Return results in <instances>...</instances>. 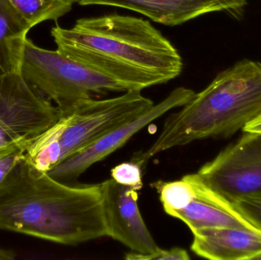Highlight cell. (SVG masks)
<instances>
[{
  "instance_id": "obj_18",
  "label": "cell",
  "mask_w": 261,
  "mask_h": 260,
  "mask_svg": "<svg viewBox=\"0 0 261 260\" xmlns=\"http://www.w3.org/2000/svg\"><path fill=\"white\" fill-rule=\"evenodd\" d=\"M233 204L261 230V197H244L233 201Z\"/></svg>"
},
{
  "instance_id": "obj_22",
  "label": "cell",
  "mask_w": 261,
  "mask_h": 260,
  "mask_svg": "<svg viewBox=\"0 0 261 260\" xmlns=\"http://www.w3.org/2000/svg\"><path fill=\"white\" fill-rule=\"evenodd\" d=\"M256 259H257V260H260L261 259V254L260 255V256H257V258Z\"/></svg>"
},
{
  "instance_id": "obj_17",
  "label": "cell",
  "mask_w": 261,
  "mask_h": 260,
  "mask_svg": "<svg viewBox=\"0 0 261 260\" xmlns=\"http://www.w3.org/2000/svg\"><path fill=\"white\" fill-rule=\"evenodd\" d=\"M29 143V142H17L0 148V184L17 163L24 157Z\"/></svg>"
},
{
  "instance_id": "obj_14",
  "label": "cell",
  "mask_w": 261,
  "mask_h": 260,
  "mask_svg": "<svg viewBox=\"0 0 261 260\" xmlns=\"http://www.w3.org/2000/svg\"><path fill=\"white\" fill-rule=\"evenodd\" d=\"M33 27L46 21H56L68 13L75 0H7Z\"/></svg>"
},
{
  "instance_id": "obj_2",
  "label": "cell",
  "mask_w": 261,
  "mask_h": 260,
  "mask_svg": "<svg viewBox=\"0 0 261 260\" xmlns=\"http://www.w3.org/2000/svg\"><path fill=\"white\" fill-rule=\"evenodd\" d=\"M0 230L71 246L107 237L100 184L58 181L24 156L0 184Z\"/></svg>"
},
{
  "instance_id": "obj_6",
  "label": "cell",
  "mask_w": 261,
  "mask_h": 260,
  "mask_svg": "<svg viewBox=\"0 0 261 260\" xmlns=\"http://www.w3.org/2000/svg\"><path fill=\"white\" fill-rule=\"evenodd\" d=\"M61 111L21 73L0 76V131L12 143H31L53 126Z\"/></svg>"
},
{
  "instance_id": "obj_20",
  "label": "cell",
  "mask_w": 261,
  "mask_h": 260,
  "mask_svg": "<svg viewBox=\"0 0 261 260\" xmlns=\"http://www.w3.org/2000/svg\"><path fill=\"white\" fill-rule=\"evenodd\" d=\"M242 131L244 132L259 133L261 134V115L248 124Z\"/></svg>"
},
{
  "instance_id": "obj_9",
  "label": "cell",
  "mask_w": 261,
  "mask_h": 260,
  "mask_svg": "<svg viewBox=\"0 0 261 260\" xmlns=\"http://www.w3.org/2000/svg\"><path fill=\"white\" fill-rule=\"evenodd\" d=\"M102 207L108 236L141 255L155 253L160 247L143 219L138 204V189L113 179L100 183Z\"/></svg>"
},
{
  "instance_id": "obj_11",
  "label": "cell",
  "mask_w": 261,
  "mask_h": 260,
  "mask_svg": "<svg viewBox=\"0 0 261 260\" xmlns=\"http://www.w3.org/2000/svg\"><path fill=\"white\" fill-rule=\"evenodd\" d=\"M184 177L194 189V198L186 209L173 212L170 216L182 221L192 232L212 227L260 230L233 203L210 187L197 174Z\"/></svg>"
},
{
  "instance_id": "obj_1",
  "label": "cell",
  "mask_w": 261,
  "mask_h": 260,
  "mask_svg": "<svg viewBox=\"0 0 261 260\" xmlns=\"http://www.w3.org/2000/svg\"><path fill=\"white\" fill-rule=\"evenodd\" d=\"M50 34L58 51L125 93L167 83L182 73L180 53L148 20L118 14L83 18L70 28L56 24Z\"/></svg>"
},
{
  "instance_id": "obj_4",
  "label": "cell",
  "mask_w": 261,
  "mask_h": 260,
  "mask_svg": "<svg viewBox=\"0 0 261 260\" xmlns=\"http://www.w3.org/2000/svg\"><path fill=\"white\" fill-rule=\"evenodd\" d=\"M21 74L40 94L53 101L61 113L81 101L110 93H125L113 79L72 61L57 50L38 47L29 38Z\"/></svg>"
},
{
  "instance_id": "obj_13",
  "label": "cell",
  "mask_w": 261,
  "mask_h": 260,
  "mask_svg": "<svg viewBox=\"0 0 261 260\" xmlns=\"http://www.w3.org/2000/svg\"><path fill=\"white\" fill-rule=\"evenodd\" d=\"M32 27L7 0H0V76L21 73Z\"/></svg>"
},
{
  "instance_id": "obj_12",
  "label": "cell",
  "mask_w": 261,
  "mask_h": 260,
  "mask_svg": "<svg viewBox=\"0 0 261 260\" xmlns=\"http://www.w3.org/2000/svg\"><path fill=\"white\" fill-rule=\"evenodd\" d=\"M191 250L213 260H253L261 254V230L212 227L192 232Z\"/></svg>"
},
{
  "instance_id": "obj_8",
  "label": "cell",
  "mask_w": 261,
  "mask_h": 260,
  "mask_svg": "<svg viewBox=\"0 0 261 260\" xmlns=\"http://www.w3.org/2000/svg\"><path fill=\"white\" fill-rule=\"evenodd\" d=\"M195 94L193 90L186 87L175 89L161 102L109 131L87 148L63 160L47 174L63 183L76 181L90 166L122 148L135 134L153 121L174 108L184 106L193 99Z\"/></svg>"
},
{
  "instance_id": "obj_5",
  "label": "cell",
  "mask_w": 261,
  "mask_h": 260,
  "mask_svg": "<svg viewBox=\"0 0 261 260\" xmlns=\"http://www.w3.org/2000/svg\"><path fill=\"white\" fill-rule=\"evenodd\" d=\"M153 105L141 91H128L109 99L81 101L61 113L59 120L50 128L61 148V162Z\"/></svg>"
},
{
  "instance_id": "obj_16",
  "label": "cell",
  "mask_w": 261,
  "mask_h": 260,
  "mask_svg": "<svg viewBox=\"0 0 261 260\" xmlns=\"http://www.w3.org/2000/svg\"><path fill=\"white\" fill-rule=\"evenodd\" d=\"M141 169V166L135 162H125L112 169V179L119 184L132 186L140 190L143 187Z\"/></svg>"
},
{
  "instance_id": "obj_10",
  "label": "cell",
  "mask_w": 261,
  "mask_h": 260,
  "mask_svg": "<svg viewBox=\"0 0 261 260\" xmlns=\"http://www.w3.org/2000/svg\"><path fill=\"white\" fill-rule=\"evenodd\" d=\"M81 6H107L122 8L141 14L167 26H176L201 15L216 12L238 15L247 0H75Z\"/></svg>"
},
{
  "instance_id": "obj_3",
  "label": "cell",
  "mask_w": 261,
  "mask_h": 260,
  "mask_svg": "<svg viewBox=\"0 0 261 260\" xmlns=\"http://www.w3.org/2000/svg\"><path fill=\"white\" fill-rule=\"evenodd\" d=\"M179 111L132 161L141 167L160 153L208 137H228L261 115V64L244 60L221 72Z\"/></svg>"
},
{
  "instance_id": "obj_19",
  "label": "cell",
  "mask_w": 261,
  "mask_h": 260,
  "mask_svg": "<svg viewBox=\"0 0 261 260\" xmlns=\"http://www.w3.org/2000/svg\"><path fill=\"white\" fill-rule=\"evenodd\" d=\"M125 259L128 260H189L190 259L188 252L179 247H174L170 250L160 248L155 253L148 255H141L138 253H127Z\"/></svg>"
},
{
  "instance_id": "obj_15",
  "label": "cell",
  "mask_w": 261,
  "mask_h": 260,
  "mask_svg": "<svg viewBox=\"0 0 261 260\" xmlns=\"http://www.w3.org/2000/svg\"><path fill=\"white\" fill-rule=\"evenodd\" d=\"M155 186L159 192L163 208L169 215L186 209L194 198V189L184 177L177 181L159 182Z\"/></svg>"
},
{
  "instance_id": "obj_21",
  "label": "cell",
  "mask_w": 261,
  "mask_h": 260,
  "mask_svg": "<svg viewBox=\"0 0 261 260\" xmlns=\"http://www.w3.org/2000/svg\"><path fill=\"white\" fill-rule=\"evenodd\" d=\"M15 254L13 251L0 247V260H11L15 259Z\"/></svg>"
},
{
  "instance_id": "obj_7",
  "label": "cell",
  "mask_w": 261,
  "mask_h": 260,
  "mask_svg": "<svg viewBox=\"0 0 261 260\" xmlns=\"http://www.w3.org/2000/svg\"><path fill=\"white\" fill-rule=\"evenodd\" d=\"M197 174L231 203L244 197H261V134L245 132Z\"/></svg>"
}]
</instances>
